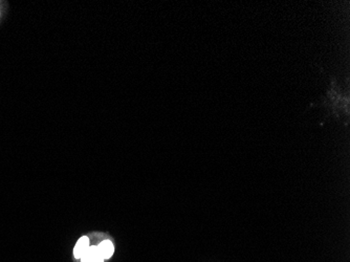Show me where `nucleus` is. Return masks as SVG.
Listing matches in <instances>:
<instances>
[{
  "mask_svg": "<svg viewBox=\"0 0 350 262\" xmlns=\"http://www.w3.org/2000/svg\"><path fill=\"white\" fill-rule=\"evenodd\" d=\"M82 262H104V258L102 257L98 246H92L87 249L84 255L81 257Z\"/></svg>",
  "mask_w": 350,
  "mask_h": 262,
  "instance_id": "obj_1",
  "label": "nucleus"
},
{
  "mask_svg": "<svg viewBox=\"0 0 350 262\" xmlns=\"http://www.w3.org/2000/svg\"><path fill=\"white\" fill-rule=\"evenodd\" d=\"M88 248H89V239L86 236L81 237L78 240V243L76 244V247L74 249V256H75V258L81 259V257L84 255V253L87 251Z\"/></svg>",
  "mask_w": 350,
  "mask_h": 262,
  "instance_id": "obj_2",
  "label": "nucleus"
},
{
  "mask_svg": "<svg viewBox=\"0 0 350 262\" xmlns=\"http://www.w3.org/2000/svg\"><path fill=\"white\" fill-rule=\"evenodd\" d=\"M99 250H100V253L102 255V257L105 259H109L112 254H113V251H115V248H113V245L111 241L109 240H105V241H103V243H101L99 246H98Z\"/></svg>",
  "mask_w": 350,
  "mask_h": 262,
  "instance_id": "obj_3",
  "label": "nucleus"
}]
</instances>
